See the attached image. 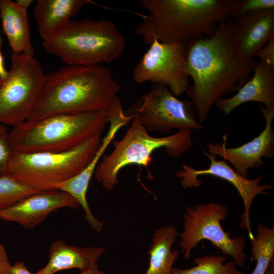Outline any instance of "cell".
I'll list each match as a JSON object with an SVG mask.
<instances>
[{
	"instance_id": "obj_2",
	"label": "cell",
	"mask_w": 274,
	"mask_h": 274,
	"mask_svg": "<svg viewBox=\"0 0 274 274\" xmlns=\"http://www.w3.org/2000/svg\"><path fill=\"white\" fill-rule=\"evenodd\" d=\"M121 88L107 66L62 67L46 75L42 92L26 121L59 114L106 111L118 97Z\"/></svg>"
},
{
	"instance_id": "obj_9",
	"label": "cell",
	"mask_w": 274,
	"mask_h": 274,
	"mask_svg": "<svg viewBox=\"0 0 274 274\" xmlns=\"http://www.w3.org/2000/svg\"><path fill=\"white\" fill-rule=\"evenodd\" d=\"M7 76L0 79V124L25 122L43 90L46 75L39 61L24 54L12 55Z\"/></svg>"
},
{
	"instance_id": "obj_7",
	"label": "cell",
	"mask_w": 274,
	"mask_h": 274,
	"mask_svg": "<svg viewBox=\"0 0 274 274\" xmlns=\"http://www.w3.org/2000/svg\"><path fill=\"white\" fill-rule=\"evenodd\" d=\"M100 136L64 152H14L7 174L37 190H54L56 185L76 176L89 163L101 145Z\"/></svg>"
},
{
	"instance_id": "obj_18",
	"label": "cell",
	"mask_w": 274,
	"mask_h": 274,
	"mask_svg": "<svg viewBox=\"0 0 274 274\" xmlns=\"http://www.w3.org/2000/svg\"><path fill=\"white\" fill-rule=\"evenodd\" d=\"M104 247H81L68 245L60 239L54 241L49 249V261L35 274H54L59 271L78 268L80 271L97 265V260L105 252Z\"/></svg>"
},
{
	"instance_id": "obj_1",
	"label": "cell",
	"mask_w": 274,
	"mask_h": 274,
	"mask_svg": "<svg viewBox=\"0 0 274 274\" xmlns=\"http://www.w3.org/2000/svg\"><path fill=\"white\" fill-rule=\"evenodd\" d=\"M235 21L220 23L210 37H202L186 45V68L192 85L186 93L193 102L198 122L206 121L219 99L238 89L250 78L257 62L245 57L235 41Z\"/></svg>"
},
{
	"instance_id": "obj_23",
	"label": "cell",
	"mask_w": 274,
	"mask_h": 274,
	"mask_svg": "<svg viewBox=\"0 0 274 274\" xmlns=\"http://www.w3.org/2000/svg\"><path fill=\"white\" fill-rule=\"evenodd\" d=\"M227 257L216 255H205L194 259L196 265L189 268L173 267V274H244L233 260L226 262Z\"/></svg>"
},
{
	"instance_id": "obj_22",
	"label": "cell",
	"mask_w": 274,
	"mask_h": 274,
	"mask_svg": "<svg viewBox=\"0 0 274 274\" xmlns=\"http://www.w3.org/2000/svg\"><path fill=\"white\" fill-rule=\"evenodd\" d=\"M250 240L251 256L256 261L251 274H265L269 263L274 259V227L269 228L262 223H259L256 235Z\"/></svg>"
},
{
	"instance_id": "obj_16",
	"label": "cell",
	"mask_w": 274,
	"mask_h": 274,
	"mask_svg": "<svg viewBox=\"0 0 274 274\" xmlns=\"http://www.w3.org/2000/svg\"><path fill=\"white\" fill-rule=\"evenodd\" d=\"M253 75L229 98H222L215 105L222 113L228 115L239 106L256 101L264 107L274 106V67L258 61L253 70Z\"/></svg>"
},
{
	"instance_id": "obj_30",
	"label": "cell",
	"mask_w": 274,
	"mask_h": 274,
	"mask_svg": "<svg viewBox=\"0 0 274 274\" xmlns=\"http://www.w3.org/2000/svg\"><path fill=\"white\" fill-rule=\"evenodd\" d=\"M9 71H7L4 65V58L2 52L0 50V79H3L5 78L8 74Z\"/></svg>"
},
{
	"instance_id": "obj_14",
	"label": "cell",
	"mask_w": 274,
	"mask_h": 274,
	"mask_svg": "<svg viewBox=\"0 0 274 274\" xmlns=\"http://www.w3.org/2000/svg\"><path fill=\"white\" fill-rule=\"evenodd\" d=\"M110 126L106 135L101 140L100 147L92 159L79 174L56 185L54 190H60L71 195L82 207L85 212V218L90 226L96 231L101 229L103 223L95 217L91 212L87 199V192L89 182L100 157L108 146L113 141L116 134L123 126L133 119L131 115H126L122 109H117L109 115Z\"/></svg>"
},
{
	"instance_id": "obj_6",
	"label": "cell",
	"mask_w": 274,
	"mask_h": 274,
	"mask_svg": "<svg viewBox=\"0 0 274 274\" xmlns=\"http://www.w3.org/2000/svg\"><path fill=\"white\" fill-rule=\"evenodd\" d=\"M123 138L113 140L114 149L104 156L94 173L97 182L111 191L119 182L118 175L123 167L132 164L147 167L152 161V154L164 148L173 157H179L192 146L191 131H178L164 137L150 135L136 115Z\"/></svg>"
},
{
	"instance_id": "obj_11",
	"label": "cell",
	"mask_w": 274,
	"mask_h": 274,
	"mask_svg": "<svg viewBox=\"0 0 274 274\" xmlns=\"http://www.w3.org/2000/svg\"><path fill=\"white\" fill-rule=\"evenodd\" d=\"M138 84L151 81L166 86L176 96L187 92L189 77L186 68V45L154 40L132 71Z\"/></svg>"
},
{
	"instance_id": "obj_3",
	"label": "cell",
	"mask_w": 274,
	"mask_h": 274,
	"mask_svg": "<svg viewBox=\"0 0 274 274\" xmlns=\"http://www.w3.org/2000/svg\"><path fill=\"white\" fill-rule=\"evenodd\" d=\"M233 0H140L148 14L135 29L150 45L154 40L187 45L210 37L220 22L230 18Z\"/></svg>"
},
{
	"instance_id": "obj_26",
	"label": "cell",
	"mask_w": 274,
	"mask_h": 274,
	"mask_svg": "<svg viewBox=\"0 0 274 274\" xmlns=\"http://www.w3.org/2000/svg\"><path fill=\"white\" fill-rule=\"evenodd\" d=\"M9 133L5 125L0 124V175L8 173L14 154Z\"/></svg>"
},
{
	"instance_id": "obj_12",
	"label": "cell",
	"mask_w": 274,
	"mask_h": 274,
	"mask_svg": "<svg viewBox=\"0 0 274 274\" xmlns=\"http://www.w3.org/2000/svg\"><path fill=\"white\" fill-rule=\"evenodd\" d=\"M203 152L210 160L209 167L203 169H196L185 163L183 164L182 169L176 173V177L181 179V186L185 188L198 187L201 185L202 183L197 177L204 175L218 177L231 183L238 191L244 205V212L239 223V227L247 229L250 239L253 238L254 235L251 230L250 219L252 203L258 195H269L268 190L272 188V185H261L260 183L263 179L262 176L254 179L245 178L232 169L226 163V160H217L216 155L205 151Z\"/></svg>"
},
{
	"instance_id": "obj_13",
	"label": "cell",
	"mask_w": 274,
	"mask_h": 274,
	"mask_svg": "<svg viewBox=\"0 0 274 274\" xmlns=\"http://www.w3.org/2000/svg\"><path fill=\"white\" fill-rule=\"evenodd\" d=\"M265 125L263 130L250 141L235 148H227L225 143H209L208 152L219 155L232 164L241 176L248 178V170L259 167L264 163L262 158H271L274 155V131L272 123L274 118V106L259 105Z\"/></svg>"
},
{
	"instance_id": "obj_21",
	"label": "cell",
	"mask_w": 274,
	"mask_h": 274,
	"mask_svg": "<svg viewBox=\"0 0 274 274\" xmlns=\"http://www.w3.org/2000/svg\"><path fill=\"white\" fill-rule=\"evenodd\" d=\"M177 235L176 227L171 225L160 227L154 231L148 251L149 266L143 274H173V265L179 252L172 247Z\"/></svg>"
},
{
	"instance_id": "obj_29",
	"label": "cell",
	"mask_w": 274,
	"mask_h": 274,
	"mask_svg": "<svg viewBox=\"0 0 274 274\" xmlns=\"http://www.w3.org/2000/svg\"><path fill=\"white\" fill-rule=\"evenodd\" d=\"M9 274H35L31 272L23 262L20 261L11 265Z\"/></svg>"
},
{
	"instance_id": "obj_8",
	"label": "cell",
	"mask_w": 274,
	"mask_h": 274,
	"mask_svg": "<svg viewBox=\"0 0 274 274\" xmlns=\"http://www.w3.org/2000/svg\"><path fill=\"white\" fill-rule=\"evenodd\" d=\"M228 212L227 205L213 202L185 207L183 228L179 235V245L186 260L190 258L192 250L196 248L201 241L208 240L224 256H230L236 266L244 265L246 257L245 235L232 238L221 224Z\"/></svg>"
},
{
	"instance_id": "obj_15",
	"label": "cell",
	"mask_w": 274,
	"mask_h": 274,
	"mask_svg": "<svg viewBox=\"0 0 274 274\" xmlns=\"http://www.w3.org/2000/svg\"><path fill=\"white\" fill-rule=\"evenodd\" d=\"M80 204L69 194L58 190L41 191L16 203L0 209V219L15 222L31 229L43 222L53 212L68 207L78 209Z\"/></svg>"
},
{
	"instance_id": "obj_33",
	"label": "cell",
	"mask_w": 274,
	"mask_h": 274,
	"mask_svg": "<svg viewBox=\"0 0 274 274\" xmlns=\"http://www.w3.org/2000/svg\"><path fill=\"white\" fill-rule=\"evenodd\" d=\"M265 274H274V259L269 263Z\"/></svg>"
},
{
	"instance_id": "obj_28",
	"label": "cell",
	"mask_w": 274,
	"mask_h": 274,
	"mask_svg": "<svg viewBox=\"0 0 274 274\" xmlns=\"http://www.w3.org/2000/svg\"><path fill=\"white\" fill-rule=\"evenodd\" d=\"M11 265L7 252L4 246L0 243V274H9Z\"/></svg>"
},
{
	"instance_id": "obj_4",
	"label": "cell",
	"mask_w": 274,
	"mask_h": 274,
	"mask_svg": "<svg viewBox=\"0 0 274 274\" xmlns=\"http://www.w3.org/2000/svg\"><path fill=\"white\" fill-rule=\"evenodd\" d=\"M108 123L105 110L56 114L13 127L10 139L14 153L64 152L101 134Z\"/></svg>"
},
{
	"instance_id": "obj_10",
	"label": "cell",
	"mask_w": 274,
	"mask_h": 274,
	"mask_svg": "<svg viewBox=\"0 0 274 274\" xmlns=\"http://www.w3.org/2000/svg\"><path fill=\"white\" fill-rule=\"evenodd\" d=\"M196 110L190 99L181 100L162 84H152L140 100L136 113L148 131L168 133L201 130L204 127L195 117Z\"/></svg>"
},
{
	"instance_id": "obj_17",
	"label": "cell",
	"mask_w": 274,
	"mask_h": 274,
	"mask_svg": "<svg viewBox=\"0 0 274 274\" xmlns=\"http://www.w3.org/2000/svg\"><path fill=\"white\" fill-rule=\"evenodd\" d=\"M236 21V47L245 57L253 58L255 53L274 38V9L256 11Z\"/></svg>"
},
{
	"instance_id": "obj_34",
	"label": "cell",
	"mask_w": 274,
	"mask_h": 274,
	"mask_svg": "<svg viewBox=\"0 0 274 274\" xmlns=\"http://www.w3.org/2000/svg\"><path fill=\"white\" fill-rule=\"evenodd\" d=\"M1 37H0V48H1Z\"/></svg>"
},
{
	"instance_id": "obj_20",
	"label": "cell",
	"mask_w": 274,
	"mask_h": 274,
	"mask_svg": "<svg viewBox=\"0 0 274 274\" xmlns=\"http://www.w3.org/2000/svg\"><path fill=\"white\" fill-rule=\"evenodd\" d=\"M0 18L12 55L34 56L27 10L11 0H0Z\"/></svg>"
},
{
	"instance_id": "obj_25",
	"label": "cell",
	"mask_w": 274,
	"mask_h": 274,
	"mask_svg": "<svg viewBox=\"0 0 274 274\" xmlns=\"http://www.w3.org/2000/svg\"><path fill=\"white\" fill-rule=\"evenodd\" d=\"M263 9H274V1L233 0L230 18L238 20L249 13Z\"/></svg>"
},
{
	"instance_id": "obj_19",
	"label": "cell",
	"mask_w": 274,
	"mask_h": 274,
	"mask_svg": "<svg viewBox=\"0 0 274 274\" xmlns=\"http://www.w3.org/2000/svg\"><path fill=\"white\" fill-rule=\"evenodd\" d=\"M89 0H38L33 9L40 36L47 40L58 33Z\"/></svg>"
},
{
	"instance_id": "obj_24",
	"label": "cell",
	"mask_w": 274,
	"mask_h": 274,
	"mask_svg": "<svg viewBox=\"0 0 274 274\" xmlns=\"http://www.w3.org/2000/svg\"><path fill=\"white\" fill-rule=\"evenodd\" d=\"M40 190L18 182L10 175H0V209L10 207Z\"/></svg>"
},
{
	"instance_id": "obj_5",
	"label": "cell",
	"mask_w": 274,
	"mask_h": 274,
	"mask_svg": "<svg viewBox=\"0 0 274 274\" xmlns=\"http://www.w3.org/2000/svg\"><path fill=\"white\" fill-rule=\"evenodd\" d=\"M126 44L114 22L107 19L70 20L56 35L42 42L47 53L67 65L111 63L121 55Z\"/></svg>"
},
{
	"instance_id": "obj_32",
	"label": "cell",
	"mask_w": 274,
	"mask_h": 274,
	"mask_svg": "<svg viewBox=\"0 0 274 274\" xmlns=\"http://www.w3.org/2000/svg\"><path fill=\"white\" fill-rule=\"evenodd\" d=\"M16 3L22 8L27 10V8L32 3V0H17Z\"/></svg>"
},
{
	"instance_id": "obj_27",
	"label": "cell",
	"mask_w": 274,
	"mask_h": 274,
	"mask_svg": "<svg viewBox=\"0 0 274 274\" xmlns=\"http://www.w3.org/2000/svg\"><path fill=\"white\" fill-rule=\"evenodd\" d=\"M256 57H258L259 60L274 67V38L255 53L253 58Z\"/></svg>"
},
{
	"instance_id": "obj_31",
	"label": "cell",
	"mask_w": 274,
	"mask_h": 274,
	"mask_svg": "<svg viewBox=\"0 0 274 274\" xmlns=\"http://www.w3.org/2000/svg\"><path fill=\"white\" fill-rule=\"evenodd\" d=\"M80 274H114V273H106L104 271L99 269L98 266L97 265L88 270L81 271Z\"/></svg>"
}]
</instances>
